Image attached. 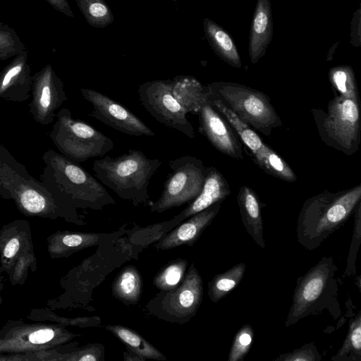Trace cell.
<instances>
[{
	"label": "cell",
	"mask_w": 361,
	"mask_h": 361,
	"mask_svg": "<svg viewBox=\"0 0 361 361\" xmlns=\"http://www.w3.org/2000/svg\"><path fill=\"white\" fill-rule=\"evenodd\" d=\"M230 186L222 173L213 166L207 167V173L200 194L178 215L180 221L207 209L231 195Z\"/></svg>",
	"instance_id": "15"
},
{
	"label": "cell",
	"mask_w": 361,
	"mask_h": 361,
	"mask_svg": "<svg viewBox=\"0 0 361 361\" xmlns=\"http://www.w3.org/2000/svg\"><path fill=\"white\" fill-rule=\"evenodd\" d=\"M200 130L220 152L243 159V146L226 120L207 102L198 114Z\"/></svg>",
	"instance_id": "13"
},
{
	"label": "cell",
	"mask_w": 361,
	"mask_h": 361,
	"mask_svg": "<svg viewBox=\"0 0 361 361\" xmlns=\"http://www.w3.org/2000/svg\"><path fill=\"white\" fill-rule=\"evenodd\" d=\"M56 140L65 156L76 162L104 157L114 147L111 139L94 126L72 118L68 109L59 114Z\"/></svg>",
	"instance_id": "7"
},
{
	"label": "cell",
	"mask_w": 361,
	"mask_h": 361,
	"mask_svg": "<svg viewBox=\"0 0 361 361\" xmlns=\"http://www.w3.org/2000/svg\"><path fill=\"white\" fill-rule=\"evenodd\" d=\"M172 94L188 114L197 115L208 102L209 90L190 75H178L172 80Z\"/></svg>",
	"instance_id": "18"
},
{
	"label": "cell",
	"mask_w": 361,
	"mask_h": 361,
	"mask_svg": "<svg viewBox=\"0 0 361 361\" xmlns=\"http://www.w3.org/2000/svg\"><path fill=\"white\" fill-rule=\"evenodd\" d=\"M78 6L89 24L103 27L111 23L114 16L104 0H75Z\"/></svg>",
	"instance_id": "28"
},
{
	"label": "cell",
	"mask_w": 361,
	"mask_h": 361,
	"mask_svg": "<svg viewBox=\"0 0 361 361\" xmlns=\"http://www.w3.org/2000/svg\"><path fill=\"white\" fill-rule=\"evenodd\" d=\"M2 286H3V285H2V284H1V285H0V290L1 289ZM1 298L0 297V304H1Z\"/></svg>",
	"instance_id": "38"
},
{
	"label": "cell",
	"mask_w": 361,
	"mask_h": 361,
	"mask_svg": "<svg viewBox=\"0 0 361 361\" xmlns=\"http://www.w3.org/2000/svg\"><path fill=\"white\" fill-rule=\"evenodd\" d=\"M222 202H216L207 209L190 216L187 221L176 227L160 240L155 246L156 248L169 250L184 245H192L217 215Z\"/></svg>",
	"instance_id": "14"
},
{
	"label": "cell",
	"mask_w": 361,
	"mask_h": 361,
	"mask_svg": "<svg viewBox=\"0 0 361 361\" xmlns=\"http://www.w3.org/2000/svg\"><path fill=\"white\" fill-rule=\"evenodd\" d=\"M329 78L335 96L359 99L355 74L349 66H338L331 68Z\"/></svg>",
	"instance_id": "27"
},
{
	"label": "cell",
	"mask_w": 361,
	"mask_h": 361,
	"mask_svg": "<svg viewBox=\"0 0 361 361\" xmlns=\"http://www.w3.org/2000/svg\"><path fill=\"white\" fill-rule=\"evenodd\" d=\"M60 186L73 202L93 208H100L115 202L104 185L75 161L64 157L57 159Z\"/></svg>",
	"instance_id": "10"
},
{
	"label": "cell",
	"mask_w": 361,
	"mask_h": 361,
	"mask_svg": "<svg viewBox=\"0 0 361 361\" xmlns=\"http://www.w3.org/2000/svg\"><path fill=\"white\" fill-rule=\"evenodd\" d=\"M142 279L134 267L124 268L117 276L112 286L115 297L128 304L135 303L140 298Z\"/></svg>",
	"instance_id": "24"
},
{
	"label": "cell",
	"mask_w": 361,
	"mask_h": 361,
	"mask_svg": "<svg viewBox=\"0 0 361 361\" xmlns=\"http://www.w3.org/2000/svg\"><path fill=\"white\" fill-rule=\"evenodd\" d=\"M361 200V184L336 192L328 190L307 199L297 221V239L313 250L343 226Z\"/></svg>",
	"instance_id": "1"
},
{
	"label": "cell",
	"mask_w": 361,
	"mask_h": 361,
	"mask_svg": "<svg viewBox=\"0 0 361 361\" xmlns=\"http://www.w3.org/2000/svg\"><path fill=\"white\" fill-rule=\"evenodd\" d=\"M237 202L247 233L260 247L264 248L261 202L257 195L249 186L243 185L239 189Z\"/></svg>",
	"instance_id": "17"
},
{
	"label": "cell",
	"mask_w": 361,
	"mask_h": 361,
	"mask_svg": "<svg viewBox=\"0 0 361 361\" xmlns=\"http://www.w3.org/2000/svg\"><path fill=\"white\" fill-rule=\"evenodd\" d=\"M255 336L251 325L244 324L234 336L228 353V361H243L250 352Z\"/></svg>",
	"instance_id": "30"
},
{
	"label": "cell",
	"mask_w": 361,
	"mask_h": 361,
	"mask_svg": "<svg viewBox=\"0 0 361 361\" xmlns=\"http://www.w3.org/2000/svg\"><path fill=\"white\" fill-rule=\"evenodd\" d=\"M353 212V233L343 275L345 277H353L356 273V259L361 243V200L357 204Z\"/></svg>",
	"instance_id": "32"
},
{
	"label": "cell",
	"mask_w": 361,
	"mask_h": 361,
	"mask_svg": "<svg viewBox=\"0 0 361 361\" xmlns=\"http://www.w3.org/2000/svg\"><path fill=\"white\" fill-rule=\"evenodd\" d=\"M322 356L313 342L291 352L279 355L274 361H320Z\"/></svg>",
	"instance_id": "34"
},
{
	"label": "cell",
	"mask_w": 361,
	"mask_h": 361,
	"mask_svg": "<svg viewBox=\"0 0 361 361\" xmlns=\"http://www.w3.org/2000/svg\"><path fill=\"white\" fill-rule=\"evenodd\" d=\"M273 35L270 0H257L249 37V55L255 64L266 53Z\"/></svg>",
	"instance_id": "16"
},
{
	"label": "cell",
	"mask_w": 361,
	"mask_h": 361,
	"mask_svg": "<svg viewBox=\"0 0 361 361\" xmlns=\"http://www.w3.org/2000/svg\"><path fill=\"white\" fill-rule=\"evenodd\" d=\"M91 105V117L123 133L134 136H154L155 133L128 109L108 96L90 88L80 89Z\"/></svg>",
	"instance_id": "11"
},
{
	"label": "cell",
	"mask_w": 361,
	"mask_h": 361,
	"mask_svg": "<svg viewBox=\"0 0 361 361\" xmlns=\"http://www.w3.org/2000/svg\"><path fill=\"white\" fill-rule=\"evenodd\" d=\"M212 96L219 99L253 129L269 135L282 121L262 92L231 82H214L207 85Z\"/></svg>",
	"instance_id": "4"
},
{
	"label": "cell",
	"mask_w": 361,
	"mask_h": 361,
	"mask_svg": "<svg viewBox=\"0 0 361 361\" xmlns=\"http://www.w3.org/2000/svg\"><path fill=\"white\" fill-rule=\"evenodd\" d=\"M161 306L162 310L178 321L195 316L202 301V279L193 264L181 283L173 290L166 291Z\"/></svg>",
	"instance_id": "12"
},
{
	"label": "cell",
	"mask_w": 361,
	"mask_h": 361,
	"mask_svg": "<svg viewBox=\"0 0 361 361\" xmlns=\"http://www.w3.org/2000/svg\"><path fill=\"white\" fill-rule=\"evenodd\" d=\"M338 268L332 257H322L298 278L285 325L288 327L310 315L327 310L334 319L341 315L338 302Z\"/></svg>",
	"instance_id": "3"
},
{
	"label": "cell",
	"mask_w": 361,
	"mask_h": 361,
	"mask_svg": "<svg viewBox=\"0 0 361 361\" xmlns=\"http://www.w3.org/2000/svg\"><path fill=\"white\" fill-rule=\"evenodd\" d=\"M322 140L329 146L353 155L360 143V99L335 96L329 101L327 113L312 109Z\"/></svg>",
	"instance_id": "5"
},
{
	"label": "cell",
	"mask_w": 361,
	"mask_h": 361,
	"mask_svg": "<svg viewBox=\"0 0 361 361\" xmlns=\"http://www.w3.org/2000/svg\"><path fill=\"white\" fill-rule=\"evenodd\" d=\"M25 49L17 32L8 25L0 22V60L16 56Z\"/></svg>",
	"instance_id": "31"
},
{
	"label": "cell",
	"mask_w": 361,
	"mask_h": 361,
	"mask_svg": "<svg viewBox=\"0 0 361 361\" xmlns=\"http://www.w3.org/2000/svg\"><path fill=\"white\" fill-rule=\"evenodd\" d=\"M171 172L166 179L159 199L151 212L161 213L192 201L200 192L207 173L202 160L184 155L169 163Z\"/></svg>",
	"instance_id": "6"
},
{
	"label": "cell",
	"mask_w": 361,
	"mask_h": 361,
	"mask_svg": "<svg viewBox=\"0 0 361 361\" xmlns=\"http://www.w3.org/2000/svg\"><path fill=\"white\" fill-rule=\"evenodd\" d=\"M187 266L188 262L185 259L170 262L156 275L154 285L163 291L173 290L183 281Z\"/></svg>",
	"instance_id": "29"
},
{
	"label": "cell",
	"mask_w": 361,
	"mask_h": 361,
	"mask_svg": "<svg viewBox=\"0 0 361 361\" xmlns=\"http://www.w3.org/2000/svg\"><path fill=\"white\" fill-rule=\"evenodd\" d=\"M246 266L241 262L214 276L208 283V295L217 302L236 288L244 277Z\"/></svg>",
	"instance_id": "25"
},
{
	"label": "cell",
	"mask_w": 361,
	"mask_h": 361,
	"mask_svg": "<svg viewBox=\"0 0 361 361\" xmlns=\"http://www.w3.org/2000/svg\"><path fill=\"white\" fill-rule=\"evenodd\" d=\"M75 336L61 326L22 324L0 332V353L47 350L67 343Z\"/></svg>",
	"instance_id": "9"
},
{
	"label": "cell",
	"mask_w": 361,
	"mask_h": 361,
	"mask_svg": "<svg viewBox=\"0 0 361 361\" xmlns=\"http://www.w3.org/2000/svg\"><path fill=\"white\" fill-rule=\"evenodd\" d=\"M99 235L89 233L63 232L52 236L49 251L56 255H66L98 244Z\"/></svg>",
	"instance_id": "22"
},
{
	"label": "cell",
	"mask_w": 361,
	"mask_h": 361,
	"mask_svg": "<svg viewBox=\"0 0 361 361\" xmlns=\"http://www.w3.org/2000/svg\"><path fill=\"white\" fill-rule=\"evenodd\" d=\"M161 165V160L149 159L142 151L131 149L116 157L96 159L92 169L102 185L136 205L148 201L149 181Z\"/></svg>",
	"instance_id": "2"
},
{
	"label": "cell",
	"mask_w": 361,
	"mask_h": 361,
	"mask_svg": "<svg viewBox=\"0 0 361 361\" xmlns=\"http://www.w3.org/2000/svg\"><path fill=\"white\" fill-rule=\"evenodd\" d=\"M333 361H361V312L349 322L342 346L331 358Z\"/></svg>",
	"instance_id": "26"
},
{
	"label": "cell",
	"mask_w": 361,
	"mask_h": 361,
	"mask_svg": "<svg viewBox=\"0 0 361 361\" xmlns=\"http://www.w3.org/2000/svg\"><path fill=\"white\" fill-rule=\"evenodd\" d=\"M1 278L0 277V281H1Z\"/></svg>",
	"instance_id": "39"
},
{
	"label": "cell",
	"mask_w": 361,
	"mask_h": 361,
	"mask_svg": "<svg viewBox=\"0 0 361 361\" xmlns=\"http://www.w3.org/2000/svg\"><path fill=\"white\" fill-rule=\"evenodd\" d=\"M208 102L230 124L252 154L257 153L266 145L252 128L210 93Z\"/></svg>",
	"instance_id": "20"
},
{
	"label": "cell",
	"mask_w": 361,
	"mask_h": 361,
	"mask_svg": "<svg viewBox=\"0 0 361 361\" xmlns=\"http://www.w3.org/2000/svg\"><path fill=\"white\" fill-rule=\"evenodd\" d=\"M20 202L23 209L30 214H39L46 207L44 197L34 190L24 191L20 197Z\"/></svg>",
	"instance_id": "35"
},
{
	"label": "cell",
	"mask_w": 361,
	"mask_h": 361,
	"mask_svg": "<svg viewBox=\"0 0 361 361\" xmlns=\"http://www.w3.org/2000/svg\"><path fill=\"white\" fill-rule=\"evenodd\" d=\"M24 242L20 234L8 238L1 248L3 258L8 262L14 261L23 247L25 246L23 245Z\"/></svg>",
	"instance_id": "36"
},
{
	"label": "cell",
	"mask_w": 361,
	"mask_h": 361,
	"mask_svg": "<svg viewBox=\"0 0 361 361\" xmlns=\"http://www.w3.org/2000/svg\"><path fill=\"white\" fill-rule=\"evenodd\" d=\"M54 9L63 13L68 17H73V13L67 0H46Z\"/></svg>",
	"instance_id": "37"
},
{
	"label": "cell",
	"mask_w": 361,
	"mask_h": 361,
	"mask_svg": "<svg viewBox=\"0 0 361 361\" xmlns=\"http://www.w3.org/2000/svg\"><path fill=\"white\" fill-rule=\"evenodd\" d=\"M103 355L102 345L98 343L89 344L79 350L55 357L54 360L97 361L102 359Z\"/></svg>",
	"instance_id": "33"
},
{
	"label": "cell",
	"mask_w": 361,
	"mask_h": 361,
	"mask_svg": "<svg viewBox=\"0 0 361 361\" xmlns=\"http://www.w3.org/2000/svg\"><path fill=\"white\" fill-rule=\"evenodd\" d=\"M105 327L124 343L128 350L142 360H166L160 351L135 331L121 325H107Z\"/></svg>",
	"instance_id": "21"
},
{
	"label": "cell",
	"mask_w": 361,
	"mask_h": 361,
	"mask_svg": "<svg viewBox=\"0 0 361 361\" xmlns=\"http://www.w3.org/2000/svg\"><path fill=\"white\" fill-rule=\"evenodd\" d=\"M137 92L142 106L157 121L194 138L188 113L172 94V80L146 82L139 86Z\"/></svg>",
	"instance_id": "8"
},
{
	"label": "cell",
	"mask_w": 361,
	"mask_h": 361,
	"mask_svg": "<svg viewBox=\"0 0 361 361\" xmlns=\"http://www.w3.org/2000/svg\"><path fill=\"white\" fill-rule=\"evenodd\" d=\"M205 35L216 54L230 66L240 68V57L233 39L219 25L205 18L204 20Z\"/></svg>",
	"instance_id": "19"
},
{
	"label": "cell",
	"mask_w": 361,
	"mask_h": 361,
	"mask_svg": "<svg viewBox=\"0 0 361 361\" xmlns=\"http://www.w3.org/2000/svg\"><path fill=\"white\" fill-rule=\"evenodd\" d=\"M252 155L254 162L265 173L287 182L297 180V176L290 166L268 145H265Z\"/></svg>",
	"instance_id": "23"
}]
</instances>
